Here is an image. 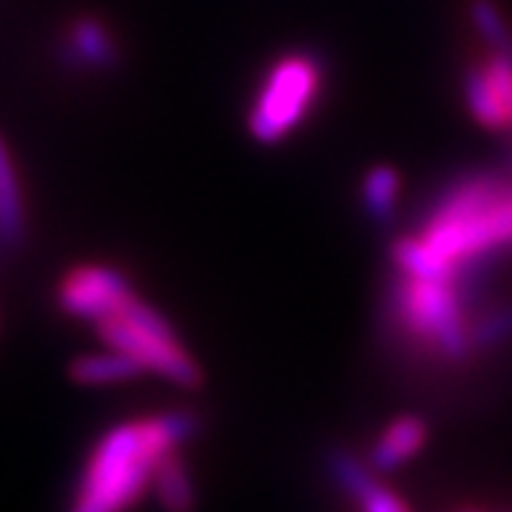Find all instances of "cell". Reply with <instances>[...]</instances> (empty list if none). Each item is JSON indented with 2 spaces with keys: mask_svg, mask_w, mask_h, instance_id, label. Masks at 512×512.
Instances as JSON below:
<instances>
[{
  "mask_svg": "<svg viewBox=\"0 0 512 512\" xmlns=\"http://www.w3.org/2000/svg\"><path fill=\"white\" fill-rule=\"evenodd\" d=\"M504 256H512V171L495 168H473L441 185L416 228L390 245L393 271L464 282Z\"/></svg>",
  "mask_w": 512,
  "mask_h": 512,
  "instance_id": "cell-1",
  "label": "cell"
},
{
  "mask_svg": "<svg viewBox=\"0 0 512 512\" xmlns=\"http://www.w3.org/2000/svg\"><path fill=\"white\" fill-rule=\"evenodd\" d=\"M200 433L194 410H165L111 427L97 441L72 512H126L146 493L160 458Z\"/></svg>",
  "mask_w": 512,
  "mask_h": 512,
  "instance_id": "cell-2",
  "label": "cell"
},
{
  "mask_svg": "<svg viewBox=\"0 0 512 512\" xmlns=\"http://www.w3.org/2000/svg\"><path fill=\"white\" fill-rule=\"evenodd\" d=\"M387 316L404 342L433 359L464 362L476 353L473 328L478 313L470 302V282L464 279L393 271Z\"/></svg>",
  "mask_w": 512,
  "mask_h": 512,
  "instance_id": "cell-3",
  "label": "cell"
},
{
  "mask_svg": "<svg viewBox=\"0 0 512 512\" xmlns=\"http://www.w3.org/2000/svg\"><path fill=\"white\" fill-rule=\"evenodd\" d=\"M328 86V63L313 49H291L262 72L248 106V131L259 146L285 143L308 123Z\"/></svg>",
  "mask_w": 512,
  "mask_h": 512,
  "instance_id": "cell-4",
  "label": "cell"
},
{
  "mask_svg": "<svg viewBox=\"0 0 512 512\" xmlns=\"http://www.w3.org/2000/svg\"><path fill=\"white\" fill-rule=\"evenodd\" d=\"M94 330L106 348L131 356L146 373H157L185 390H197L202 384L200 365L185 350L174 325L140 293H134L117 313L100 319Z\"/></svg>",
  "mask_w": 512,
  "mask_h": 512,
  "instance_id": "cell-5",
  "label": "cell"
},
{
  "mask_svg": "<svg viewBox=\"0 0 512 512\" xmlns=\"http://www.w3.org/2000/svg\"><path fill=\"white\" fill-rule=\"evenodd\" d=\"M461 94L478 126L512 140V52L481 46L464 66Z\"/></svg>",
  "mask_w": 512,
  "mask_h": 512,
  "instance_id": "cell-6",
  "label": "cell"
},
{
  "mask_svg": "<svg viewBox=\"0 0 512 512\" xmlns=\"http://www.w3.org/2000/svg\"><path fill=\"white\" fill-rule=\"evenodd\" d=\"M134 285L120 268L106 262H83L60 276L55 302L63 316L97 325L117 313L134 296Z\"/></svg>",
  "mask_w": 512,
  "mask_h": 512,
  "instance_id": "cell-7",
  "label": "cell"
},
{
  "mask_svg": "<svg viewBox=\"0 0 512 512\" xmlns=\"http://www.w3.org/2000/svg\"><path fill=\"white\" fill-rule=\"evenodd\" d=\"M57 63L77 74H109L123 66V46L97 15H74L57 37Z\"/></svg>",
  "mask_w": 512,
  "mask_h": 512,
  "instance_id": "cell-8",
  "label": "cell"
},
{
  "mask_svg": "<svg viewBox=\"0 0 512 512\" xmlns=\"http://www.w3.org/2000/svg\"><path fill=\"white\" fill-rule=\"evenodd\" d=\"M29 237V211L15 157L0 137V251H18Z\"/></svg>",
  "mask_w": 512,
  "mask_h": 512,
  "instance_id": "cell-9",
  "label": "cell"
},
{
  "mask_svg": "<svg viewBox=\"0 0 512 512\" xmlns=\"http://www.w3.org/2000/svg\"><path fill=\"white\" fill-rule=\"evenodd\" d=\"M427 444V424L419 416H396L367 453V464L376 473H396L407 461L419 456Z\"/></svg>",
  "mask_w": 512,
  "mask_h": 512,
  "instance_id": "cell-10",
  "label": "cell"
},
{
  "mask_svg": "<svg viewBox=\"0 0 512 512\" xmlns=\"http://www.w3.org/2000/svg\"><path fill=\"white\" fill-rule=\"evenodd\" d=\"M146 370L140 362L120 350H100V353H83L69 362V379L83 387H109V384H123L143 376Z\"/></svg>",
  "mask_w": 512,
  "mask_h": 512,
  "instance_id": "cell-11",
  "label": "cell"
},
{
  "mask_svg": "<svg viewBox=\"0 0 512 512\" xmlns=\"http://www.w3.org/2000/svg\"><path fill=\"white\" fill-rule=\"evenodd\" d=\"M151 484H154V495L163 512H194L197 507V490H194V481L180 450H171L160 458Z\"/></svg>",
  "mask_w": 512,
  "mask_h": 512,
  "instance_id": "cell-12",
  "label": "cell"
},
{
  "mask_svg": "<svg viewBox=\"0 0 512 512\" xmlns=\"http://www.w3.org/2000/svg\"><path fill=\"white\" fill-rule=\"evenodd\" d=\"M402 177L393 165H373L362 180V208L376 225H390L399 214Z\"/></svg>",
  "mask_w": 512,
  "mask_h": 512,
  "instance_id": "cell-13",
  "label": "cell"
},
{
  "mask_svg": "<svg viewBox=\"0 0 512 512\" xmlns=\"http://www.w3.org/2000/svg\"><path fill=\"white\" fill-rule=\"evenodd\" d=\"M328 473L336 481V487L359 504L379 487L376 470L342 447H333L328 453Z\"/></svg>",
  "mask_w": 512,
  "mask_h": 512,
  "instance_id": "cell-14",
  "label": "cell"
},
{
  "mask_svg": "<svg viewBox=\"0 0 512 512\" xmlns=\"http://www.w3.org/2000/svg\"><path fill=\"white\" fill-rule=\"evenodd\" d=\"M359 507H362V512H410L407 510V504H404L402 495H396L393 490H387L384 484H379L373 493L367 495Z\"/></svg>",
  "mask_w": 512,
  "mask_h": 512,
  "instance_id": "cell-15",
  "label": "cell"
},
{
  "mask_svg": "<svg viewBox=\"0 0 512 512\" xmlns=\"http://www.w3.org/2000/svg\"><path fill=\"white\" fill-rule=\"evenodd\" d=\"M461 512H478V510H461Z\"/></svg>",
  "mask_w": 512,
  "mask_h": 512,
  "instance_id": "cell-16",
  "label": "cell"
}]
</instances>
